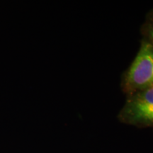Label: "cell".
I'll list each match as a JSON object with an SVG mask.
<instances>
[{"label": "cell", "mask_w": 153, "mask_h": 153, "mask_svg": "<svg viewBox=\"0 0 153 153\" xmlns=\"http://www.w3.org/2000/svg\"><path fill=\"white\" fill-rule=\"evenodd\" d=\"M120 89L126 97L153 88V45L141 38L139 50L120 77Z\"/></svg>", "instance_id": "cell-1"}, {"label": "cell", "mask_w": 153, "mask_h": 153, "mask_svg": "<svg viewBox=\"0 0 153 153\" xmlns=\"http://www.w3.org/2000/svg\"><path fill=\"white\" fill-rule=\"evenodd\" d=\"M118 118L121 122L128 124L153 127V88L126 97Z\"/></svg>", "instance_id": "cell-2"}, {"label": "cell", "mask_w": 153, "mask_h": 153, "mask_svg": "<svg viewBox=\"0 0 153 153\" xmlns=\"http://www.w3.org/2000/svg\"><path fill=\"white\" fill-rule=\"evenodd\" d=\"M140 34L143 39L153 45V9H150L145 15L144 22L141 25Z\"/></svg>", "instance_id": "cell-3"}]
</instances>
